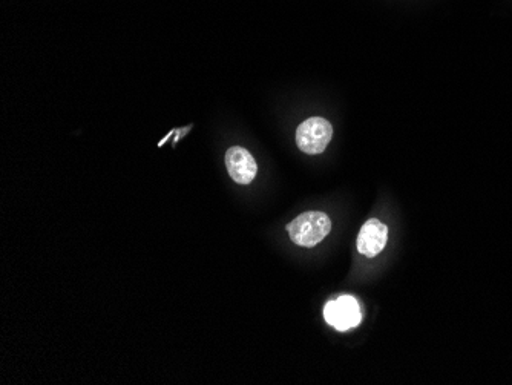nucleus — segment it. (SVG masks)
Segmentation results:
<instances>
[{"instance_id": "nucleus-1", "label": "nucleus", "mask_w": 512, "mask_h": 385, "mask_svg": "<svg viewBox=\"0 0 512 385\" xmlns=\"http://www.w3.org/2000/svg\"><path fill=\"white\" fill-rule=\"evenodd\" d=\"M332 231V221L324 212L312 211L299 215L287 224L290 240L301 247H313L321 243Z\"/></svg>"}, {"instance_id": "nucleus-2", "label": "nucleus", "mask_w": 512, "mask_h": 385, "mask_svg": "<svg viewBox=\"0 0 512 385\" xmlns=\"http://www.w3.org/2000/svg\"><path fill=\"white\" fill-rule=\"evenodd\" d=\"M333 126L322 117H310L296 129V145L304 154H322L332 142Z\"/></svg>"}, {"instance_id": "nucleus-3", "label": "nucleus", "mask_w": 512, "mask_h": 385, "mask_svg": "<svg viewBox=\"0 0 512 385\" xmlns=\"http://www.w3.org/2000/svg\"><path fill=\"white\" fill-rule=\"evenodd\" d=\"M325 321L339 332L355 329L361 324L362 313L358 301L348 295L330 301L324 309Z\"/></svg>"}, {"instance_id": "nucleus-4", "label": "nucleus", "mask_w": 512, "mask_h": 385, "mask_svg": "<svg viewBox=\"0 0 512 385\" xmlns=\"http://www.w3.org/2000/svg\"><path fill=\"white\" fill-rule=\"evenodd\" d=\"M226 168L232 180L237 181L238 185H249L255 180L256 172H258L255 158L241 146L227 149Z\"/></svg>"}, {"instance_id": "nucleus-5", "label": "nucleus", "mask_w": 512, "mask_h": 385, "mask_svg": "<svg viewBox=\"0 0 512 385\" xmlns=\"http://www.w3.org/2000/svg\"><path fill=\"white\" fill-rule=\"evenodd\" d=\"M388 240V228L379 220H368L358 235V252L367 258H375L384 251Z\"/></svg>"}]
</instances>
